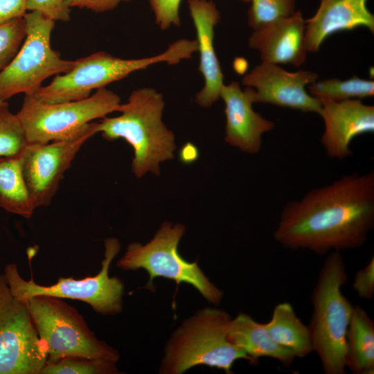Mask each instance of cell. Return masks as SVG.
<instances>
[{
    "mask_svg": "<svg viewBox=\"0 0 374 374\" xmlns=\"http://www.w3.org/2000/svg\"><path fill=\"white\" fill-rule=\"evenodd\" d=\"M374 227V172H353L282 209L274 239L317 255L362 247Z\"/></svg>",
    "mask_w": 374,
    "mask_h": 374,
    "instance_id": "1",
    "label": "cell"
},
{
    "mask_svg": "<svg viewBox=\"0 0 374 374\" xmlns=\"http://www.w3.org/2000/svg\"><path fill=\"white\" fill-rule=\"evenodd\" d=\"M164 107L162 93L152 87L139 88L121 104V115L98 123L103 138L123 139L133 148L132 171L139 178L147 172L160 175V163L174 158L175 138L162 121Z\"/></svg>",
    "mask_w": 374,
    "mask_h": 374,
    "instance_id": "2",
    "label": "cell"
},
{
    "mask_svg": "<svg viewBox=\"0 0 374 374\" xmlns=\"http://www.w3.org/2000/svg\"><path fill=\"white\" fill-rule=\"evenodd\" d=\"M347 281L341 252H330L312 293V313L308 325L313 351L325 374L346 373V334L354 308L341 290Z\"/></svg>",
    "mask_w": 374,
    "mask_h": 374,
    "instance_id": "3",
    "label": "cell"
},
{
    "mask_svg": "<svg viewBox=\"0 0 374 374\" xmlns=\"http://www.w3.org/2000/svg\"><path fill=\"white\" fill-rule=\"evenodd\" d=\"M192 55L193 47L186 39L172 42L160 54L144 58L123 59L98 51L75 60L69 71L57 75L49 84L42 86L31 95L48 104L83 100L93 89L105 87L134 71L160 62L177 64L190 59Z\"/></svg>",
    "mask_w": 374,
    "mask_h": 374,
    "instance_id": "4",
    "label": "cell"
},
{
    "mask_svg": "<svg viewBox=\"0 0 374 374\" xmlns=\"http://www.w3.org/2000/svg\"><path fill=\"white\" fill-rule=\"evenodd\" d=\"M232 318L224 310L206 308L185 321L174 332L165 349L160 371L181 374L205 365L231 374L235 361L250 358L227 338Z\"/></svg>",
    "mask_w": 374,
    "mask_h": 374,
    "instance_id": "5",
    "label": "cell"
},
{
    "mask_svg": "<svg viewBox=\"0 0 374 374\" xmlns=\"http://www.w3.org/2000/svg\"><path fill=\"white\" fill-rule=\"evenodd\" d=\"M27 301L31 319L46 348V364L68 357L116 362L119 359L118 351L98 339L82 314L63 299L37 295Z\"/></svg>",
    "mask_w": 374,
    "mask_h": 374,
    "instance_id": "6",
    "label": "cell"
},
{
    "mask_svg": "<svg viewBox=\"0 0 374 374\" xmlns=\"http://www.w3.org/2000/svg\"><path fill=\"white\" fill-rule=\"evenodd\" d=\"M121 98L105 87L87 98L48 104L26 94L16 114L28 143H48L71 139L93 120L118 112Z\"/></svg>",
    "mask_w": 374,
    "mask_h": 374,
    "instance_id": "7",
    "label": "cell"
},
{
    "mask_svg": "<svg viewBox=\"0 0 374 374\" xmlns=\"http://www.w3.org/2000/svg\"><path fill=\"white\" fill-rule=\"evenodd\" d=\"M120 243L116 238H107L105 242V257L100 271L93 276L82 279L60 277L52 285H40L33 278L24 279L15 263L6 266L3 275L11 292L16 297L28 300L37 295H47L60 299L83 301L97 313L114 315L123 308L124 285L116 276H109V269L113 259L120 250Z\"/></svg>",
    "mask_w": 374,
    "mask_h": 374,
    "instance_id": "8",
    "label": "cell"
},
{
    "mask_svg": "<svg viewBox=\"0 0 374 374\" xmlns=\"http://www.w3.org/2000/svg\"><path fill=\"white\" fill-rule=\"evenodd\" d=\"M185 231L181 224L164 222L148 243L129 244L116 266L123 270L144 269L150 277L148 289L153 287L155 278L163 277L191 285L208 302L217 305L222 299V291L211 282L196 262L186 261L178 252V244Z\"/></svg>",
    "mask_w": 374,
    "mask_h": 374,
    "instance_id": "9",
    "label": "cell"
},
{
    "mask_svg": "<svg viewBox=\"0 0 374 374\" xmlns=\"http://www.w3.org/2000/svg\"><path fill=\"white\" fill-rule=\"evenodd\" d=\"M26 35L19 51L0 71V101L18 93L33 94L42 82L53 75L64 73L74 61L64 60L51 45L55 21L37 11L24 17Z\"/></svg>",
    "mask_w": 374,
    "mask_h": 374,
    "instance_id": "10",
    "label": "cell"
},
{
    "mask_svg": "<svg viewBox=\"0 0 374 374\" xmlns=\"http://www.w3.org/2000/svg\"><path fill=\"white\" fill-rule=\"evenodd\" d=\"M47 358L28 301L13 295L0 275V374H40Z\"/></svg>",
    "mask_w": 374,
    "mask_h": 374,
    "instance_id": "11",
    "label": "cell"
},
{
    "mask_svg": "<svg viewBox=\"0 0 374 374\" xmlns=\"http://www.w3.org/2000/svg\"><path fill=\"white\" fill-rule=\"evenodd\" d=\"M96 133L98 123L91 122L71 139L48 143H28L21 153L22 172L35 209L51 204L78 152Z\"/></svg>",
    "mask_w": 374,
    "mask_h": 374,
    "instance_id": "12",
    "label": "cell"
},
{
    "mask_svg": "<svg viewBox=\"0 0 374 374\" xmlns=\"http://www.w3.org/2000/svg\"><path fill=\"white\" fill-rule=\"evenodd\" d=\"M318 78V75L310 71L289 72L278 64L261 62L242 78V84L255 89L256 103L319 114L320 100L306 90Z\"/></svg>",
    "mask_w": 374,
    "mask_h": 374,
    "instance_id": "13",
    "label": "cell"
},
{
    "mask_svg": "<svg viewBox=\"0 0 374 374\" xmlns=\"http://www.w3.org/2000/svg\"><path fill=\"white\" fill-rule=\"evenodd\" d=\"M220 98L224 103L226 116L225 142L248 154L258 153L262 148V135L271 131L275 123L255 112L256 91L238 81L223 84Z\"/></svg>",
    "mask_w": 374,
    "mask_h": 374,
    "instance_id": "14",
    "label": "cell"
},
{
    "mask_svg": "<svg viewBox=\"0 0 374 374\" xmlns=\"http://www.w3.org/2000/svg\"><path fill=\"white\" fill-rule=\"evenodd\" d=\"M319 115L324 122L321 143L331 159H344L353 154L352 141L374 132V106L360 99L333 101L320 99Z\"/></svg>",
    "mask_w": 374,
    "mask_h": 374,
    "instance_id": "15",
    "label": "cell"
},
{
    "mask_svg": "<svg viewBox=\"0 0 374 374\" xmlns=\"http://www.w3.org/2000/svg\"><path fill=\"white\" fill-rule=\"evenodd\" d=\"M305 31V20L301 11L296 10L288 17L253 30L248 45L258 51L261 62L300 66L308 54Z\"/></svg>",
    "mask_w": 374,
    "mask_h": 374,
    "instance_id": "16",
    "label": "cell"
},
{
    "mask_svg": "<svg viewBox=\"0 0 374 374\" xmlns=\"http://www.w3.org/2000/svg\"><path fill=\"white\" fill-rule=\"evenodd\" d=\"M188 1L197 34L198 70L204 78V86L196 93L195 102L202 107H209L220 98L224 84V75L213 44L215 27L220 20V12L212 1Z\"/></svg>",
    "mask_w": 374,
    "mask_h": 374,
    "instance_id": "17",
    "label": "cell"
},
{
    "mask_svg": "<svg viewBox=\"0 0 374 374\" xmlns=\"http://www.w3.org/2000/svg\"><path fill=\"white\" fill-rule=\"evenodd\" d=\"M368 0H320L315 14L305 19V44L308 52L317 53L332 34L366 27L374 33V15Z\"/></svg>",
    "mask_w": 374,
    "mask_h": 374,
    "instance_id": "18",
    "label": "cell"
},
{
    "mask_svg": "<svg viewBox=\"0 0 374 374\" xmlns=\"http://www.w3.org/2000/svg\"><path fill=\"white\" fill-rule=\"evenodd\" d=\"M227 338L250 358V364L253 365L258 364L260 357H270L289 367L295 359L289 350L274 342L264 323L257 322L243 312L231 319Z\"/></svg>",
    "mask_w": 374,
    "mask_h": 374,
    "instance_id": "19",
    "label": "cell"
},
{
    "mask_svg": "<svg viewBox=\"0 0 374 374\" xmlns=\"http://www.w3.org/2000/svg\"><path fill=\"white\" fill-rule=\"evenodd\" d=\"M346 366L354 374L374 373V322L357 305L346 334Z\"/></svg>",
    "mask_w": 374,
    "mask_h": 374,
    "instance_id": "20",
    "label": "cell"
},
{
    "mask_svg": "<svg viewBox=\"0 0 374 374\" xmlns=\"http://www.w3.org/2000/svg\"><path fill=\"white\" fill-rule=\"evenodd\" d=\"M264 324L274 342L289 350L295 357H304L313 351L308 326L289 302L276 304L270 320Z\"/></svg>",
    "mask_w": 374,
    "mask_h": 374,
    "instance_id": "21",
    "label": "cell"
},
{
    "mask_svg": "<svg viewBox=\"0 0 374 374\" xmlns=\"http://www.w3.org/2000/svg\"><path fill=\"white\" fill-rule=\"evenodd\" d=\"M0 206L26 219L35 210L23 176L21 154L0 157Z\"/></svg>",
    "mask_w": 374,
    "mask_h": 374,
    "instance_id": "22",
    "label": "cell"
},
{
    "mask_svg": "<svg viewBox=\"0 0 374 374\" xmlns=\"http://www.w3.org/2000/svg\"><path fill=\"white\" fill-rule=\"evenodd\" d=\"M308 93L313 97L341 101L350 99H362L373 96L374 81L353 75L347 80L337 78L317 80L307 87Z\"/></svg>",
    "mask_w": 374,
    "mask_h": 374,
    "instance_id": "23",
    "label": "cell"
},
{
    "mask_svg": "<svg viewBox=\"0 0 374 374\" xmlns=\"http://www.w3.org/2000/svg\"><path fill=\"white\" fill-rule=\"evenodd\" d=\"M116 362L84 357H68L46 364L40 374H114Z\"/></svg>",
    "mask_w": 374,
    "mask_h": 374,
    "instance_id": "24",
    "label": "cell"
},
{
    "mask_svg": "<svg viewBox=\"0 0 374 374\" xmlns=\"http://www.w3.org/2000/svg\"><path fill=\"white\" fill-rule=\"evenodd\" d=\"M28 142L21 124L8 104L0 105V157L19 155Z\"/></svg>",
    "mask_w": 374,
    "mask_h": 374,
    "instance_id": "25",
    "label": "cell"
},
{
    "mask_svg": "<svg viewBox=\"0 0 374 374\" xmlns=\"http://www.w3.org/2000/svg\"><path fill=\"white\" fill-rule=\"evenodd\" d=\"M248 24L253 29L286 18L296 10L295 0H251Z\"/></svg>",
    "mask_w": 374,
    "mask_h": 374,
    "instance_id": "26",
    "label": "cell"
},
{
    "mask_svg": "<svg viewBox=\"0 0 374 374\" xmlns=\"http://www.w3.org/2000/svg\"><path fill=\"white\" fill-rule=\"evenodd\" d=\"M26 35L24 18L0 25V71L4 69L19 51Z\"/></svg>",
    "mask_w": 374,
    "mask_h": 374,
    "instance_id": "27",
    "label": "cell"
},
{
    "mask_svg": "<svg viewBox=\"0 0 374 374\" xmlns=\"http://www.w3.org/2000/svg\"><path fill=\"white\" fill-rule=\"evenodd\" d=\"M181 0H149L154 12L155 23L163 30L171 26H179V13Z\"/></svg>",
    "mask_w": 374,
    "mask_h": 374,
    "instance_id": "28",
    "label": "cell"
},
{
    "mask_svg": "<svg viewBox=\"0 0 374 374\" xmlns=\"http://www.w3.org/2000/svg\"><path fill=\"white\" fill-rule=\"evenodd\" d=\"M28 10L39 12L55 21L71 19V8L65 0H28Z\"/></svg>",
    "mask_w": 374,
    "mask_h": 374,
    "instance_id": "29",
    "label": "cell"
},
{
    "mask_svg": "<svg viewBox=\"0 0 374 374\" xmlns=\"http://www.w3.org/2000/svg\"><path fill=\"white\" fill-rule=\"evenodd\" d=\"M353 288L359 297L371 300L374 296V257L368 264L357 271L353 282Z\"/></svg>",
    "mask_w": 374,
    "mask_h": 374,
    "instance_id": "30",
    "label": "cell"
},
{
    "mask_svg": "<svg viewBox=\"0 0 374 374\" xmlns=\"http://www.w3.org/2000/svg\"><path fill=\"white\" fill-rule=\"evenodd\" d=\"M27 10L28 0H0V25L23 18Z\"/></svg>",
    "mask_w": 374,
    "mask_h": 374,
    "instance_id": "31",
    "label": "cell"
},
{
    "mask_svg": "<svg viewBox=\"0 0 374 374\" xmlns=\"http://www.w3.org/2000/svg\"><path fill=\"white\" fill-rule=\"evenodd\" d=\"M132 0H65L66 4L71 8L87 9L96 12H103L114 10L122 2Z\"/></svg>",
    "mask_w": 374,
    "mask_h": 374,
    "instance_id": "32",
    "label": "cell"
},
{
    "mask_svg": "<svg viewBox=\"0 0 374 374\" xmlns=\"http://www.w3.org/2000/svg\"><path fill=\"white\" fill-rule=\"evenodd\" d=\"M241 1H242L244 2H246V3H250L251 0H241Z\"/></svg>",
    "mask_w": 374,
    "mask_h": 374,
    "instance_id": "33",
    "label": "cell"
},
{
    "mask_svg": "<svg viewBox=\"0 0 374 374\" xmlns=\"http://www.w3.org/2000/svg\"><path fill=\"white\" fill-rule=\"evenodd\" d=\"M6 103H7L6 101V102H3V101H0V105H3V104H6Z\"/></svg>",
    "mask_w": 374,
    "mask_h": 374,
    "instance_id": "34",
    "label": "cell"
}]
</instances>
